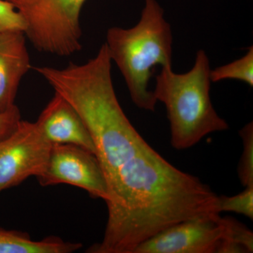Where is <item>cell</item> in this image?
I'll return each instance as SVG.
<instances>
[{
	"label": "cell",
	"instance_id": "1",
	"mask_svg": "<svg viewBox=\"0 0 253 253\" xmlns=\"http://www.w3.org/2000/svg\"><path fill=\"white\" fill-rule=\"evenodd\" d=\"M172 33L156 0H145L140 20L131 28L112 27L105 42L111 61L116 63L131 99L139 109L152 111L158 101L149 83L156 66H172Z\"/></svg>",
	"mask_w": 253,
	"mask_h": 253
},
{
	"label": "cell",
	"instance_id": "2",
	"mask_svg": "<svg viewBox=\"0 0 253 253\" xmlns=\"http://www.w3.org/2000/svg\"><path fill=\"white\" fill-rule=\"evenodd\" d=\"M211 71L207 54L199 50L189 72L178 74L169 66L156 76L153 93L166 106L174 149H190L208 134L229 128L211 101Z\"/></svg>",
	"mask_w": 253,
	"mask_h": 253
},
{
	"label": "cell",
	"instance_id": "3",
	"mask_svg": "<svg viewBox=\"0 0 253 253\" xmlns=\"http://www.w3.org/2000/svg\"><path fill=\"white\" fill-rule=\"evenodd\" d=\"M253 231L220 213L180 221L141 243L134 253H251Z\"/></svg>",
	"mask_w": 253,
	"mask_h": 253
},
{
	"label": "cell",
	"instance_id": "4",
	"mask_svg": "<svg viewBox=\"0 0 253 253\" xmlns=\"http://www.w3.org/2000/svg\"><path fill=\"white\" fill-rule=\"evenodd\" d=\"M24 21V33L41 52L68 56L82 49V8L86 0H8Z\"/></svg>",
	"mask_w": 253,
	"mask_h": 253
},
{
	"label": "cell",
	"instance_id": "5",
	"mask_svg": "<svg viewBox=\"0 0 253 253\" xmlns=\"http://www.w3.org/2000/svg\"><path fill=\"white\" fill-rule=\"evenodd\" d=\"M52 144L36 123L20 121L11 134L0 141V193L44 172Z\"/></svg>",
	"mask_w": 253,
	"mask_h": 253
},
{
	"label": "cell",
	"instance_id": "6",
	"mask_svg": "<svg viewBox=\"0 0 253 253\" xmlns=\"http://www.w3.org/2000/svg\"><path fill=\"white\" fill-rule=\"evenodd\" d=\"M43 186L66 184L84 189L106 201L108 189L96 156L72 144H52L44 172L38 176Z\"/></svg>",
	"mask_w": 253,
	"mask_h": 253
},
{
	"label": "cell",
	"instance_id": "7",
	"mask_svg": "<svg viewBox=\"0 0 253 253\" xmlns=\"http://www.w3.org/2000/svg\"><path fill=\"white\" fill-rule=\"evenodd\" d=\"M36 123L51 144L75 145L95 155L94 142L83 119L72 105L57 93Z\"/></svg>",
	"mask_w": 253,
	"mask_h": 253
},
{
	"label": "cell",
	"instance_id": "8",
	"mask_svg": "<svg viewBox=\"0 0 253 253\" xmlns=\"http://www.w3.org/2000/svg\"><path fill=\"white\" fill-rule=\"evenodd\" d=\"M31 68L25 33H0V113L14 106L20 83Z\"/></svg>",
	"mask_w": 253,
	"mask_h": 253
},
{
	"label": "cell",
	"instance_id": "9",
	"mask_svg": "<svg viewBox=\"0 0 253 253\" xmlns=\"http://www.w3.org/2000/svg\"><path fill=\"white\" fill-rule=\"evenodd\" d=\"M82 246L56 236L33 241L27 233L0 228V253H71Z\"/></svg>",
	"mask_w": 253,
	"mask_h": 253
},
{
	"label": "cell",
	"instance_id": "10",
	"mask_svg": "<svg viewBox=\"0 0 253 253\" xmlns=\"http://www.w3.org/2000/svg\"><path fill=\"white\" fill-rule=\"evenodd\" d=\"M211 81L212 83L224 80H237L244 82L249 86H253V47L251 46L249 51L241 59L236 60L220 67L211 70Z\"/></svg>",
	"mask_w": 253,
	"mask_h": 253
},
{
	"label": "cell",
	"instance_id": "11",
	"mask_svg": "<svg viewBox=\"0 0 253 253\" xmlns=\"http://www.w3.org/2000/svg\"><path fill=\"white\" fill-rule=\"evenodd\" d=\"M243 141L242 155L238 166V175L241 184L253 186V124L248 123L239 131Z\"/></svg>",
	"mask_w": 253,
	"mask_h": 253
},
{
	"label": "cell",
	"instance_id": "12",
	"mask_svg": "<svg viewBox=\"0 0 253 253\" xmlns=\"http://www.w3.org/2000/svg\"><path fill=\"white\" fill-rule=\"evenodd\" d=\"M219 212H231L253 219V186H246L235 196H219Z\"/></svg>",
	"mask_w": 253,
	"mask_h": 253
},
{
	"label": "cell",
	"instance_id": "13",
	"mask_svg": "<svg viewBox=\"0 0 253 253\" xmlns=\"http://www.w3.org/2000/svg\"><path fill=\"white\" fill-rule=\"evenodd\" d=\"M26 29L24 21L17 10L8 0H0V33Z\"/></svg>",
	"mask_w": 253,
	"mask_h": 253
},
{
	"label": "cell",
	"instance_id": "14",
	"mask_svg": "<svg viewBox=\"0 0 253 253\" xmlns=\"http://www.w3.org/2000/svg\"><path fill=\"white\" fill-rule=\"evenodd\" d=\"M21 120V113L16 105L7 111L0 113V141L12 133Z\"/></svg>",
	"mask_w": 253,
	"mask_h": 253
}]
</instances>
